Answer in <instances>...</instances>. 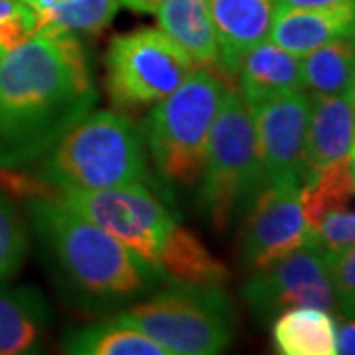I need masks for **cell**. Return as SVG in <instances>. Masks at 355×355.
Wrapping results in <instances>:
<instances>
[{
	"label": "cell",
	"mask_w": 355,
	"mask_h": 355,
	"mask_svg": "<svg viewBox=\"0 0 355 355\" xmlns=\"http://www.w3.org/2000/svg\"><path fill=\"white\" fill-rule=\"evenodd\" d=\"M99 99L77 36L36 34L0 58V168L42 160Z\"/></svg>",
	"instance_id": "6da1fadb"
},
{
	"label": "cell",
	"mask_w": 355,
	"mask_h": 355,
	"mask_svg": "<svg viewBox=\"0 0 355 355\" xmlns=\"http://www.w3.org/2000/svg\"><path fill=\"white\" fill-rule=\"evenodd\" d=\"M28 223L65 300L91 314H116L150 296L162 279L111 233L58 193L26 200Z\"/></svg>",
	"instance_id": "7a4b0ae2"
},
{
	"label": "cell",
	"mask_w": 355,
	"mask_h": 355,
	"mask_svg": "<svg viewBox=\"0 0 355 355\" xmlns=\"http://www.w3.org/2000/svg\"><path fill=\"white\" fill-rule=\"evenodd\" d=\"M58 198L139 254L168 284L223 286L229 280L227 266L178 221L160 186L64 191Z\"/></svg>",
	"instance_id": "3957f363"
},
{
	"label": "cell",
	"mask_w": 355,
	"mask_h": 355,
	"mask_svg": "<svg viewBox=\"0 0 355 355\" xmlns=\"http://www.w3.org/2000/svg\"><path fill=\"white\" fill-rule=\"evenodd\" d=\"M55 193L153 184L142 132L119 113L91 111L58 140L36 172Z\"/></svg>",
	"instance_id": "277c9868"
},
{
	"label": "cell",
	"mask_w": 355,
	"mask_h": 355,
	"mask_svg": "<svg viewBox=\"0 0 355 355\" xmlns=\"http://www.w3.org/2000/svg\"><path fill=\"white\" fill-rule=\"evenodd\" d=\"M229 83L207 67L188 79L144 119L142 137L154 170L168 190H196L202 176L207 140Z\"/></svg>",
	"instance_id": "5b68a950"
},
{
	"label": "cell",
	"mask_w": 355,
	"mask_h": 355,
	"mask_svg": "<svg viewBox=\"0 0 355 355\" xmlns=\"http://www.w3.org/2000/svg\"><path fill=\"white\" fill-rule=\"evenodd\" d=\"M266 186L249 105L229 85L207 140L202 176L196 186L203 219L225 233L247 216Z\"/></svg>",
	"instance_id": "8992f818"
},
{
	"label": "cell",
	"mask_w": 355,
	"mask_h": 355,
	"mask_svg": "<svg viewBox=\"0 0 355 355\" xmlns=\"http://www.w3.org/2000/svg\"><path fill=\"white\" fill-rule=\"evenodd\" d=\"M168 355H216L233 342L235 310L221 286L172 284L114 314Z\"/></svg>",
	"instance_id": "52a82bcc"
},
{
	"label": "cell",
	"mask_w": 355,
	"mask_h": 355,
	"mask_svg": "<svg viewBox=\"0 0 355 355\" xmlns=\"http://www.w3.org/2000/svg\"><path fill=\"white\" fill-rule=\"evenodd\" d=\"M196 65L162 30L139 28L111 40L105 53V87L121 109L148 107L176 91Z\"/></svg>",
	"instance_id": "ba28073f"
},
{
	"label": "cell",
	"mask_w": 355,
	"mask_h": 355,
	"mask_svg": "<svg viewBox=\"0 0 355 355\" xmlns=\"http://www.w3.org/2000/svg\"><path fill=\"white\" fill-rule=\"evenodd\" d=\"M241 296L254 318L268 322L296 306L336 310L338 300L326 257L314 247L296 249L265 270L253 272Z\"/></svg>",
	"instance_id": "9c48e42d"
},
{
	"label": "cell",
	"mask_w": 355,
	"mask_h": 355,
	"mask_svg": "<svg viewBox=\"0 0 355 355\" xmlns=\"http://www.w3.org/2000/svg\"><path fill=\"white\" fill-rule=\"evenodd\" d=\"M302 247H310V229L300 188L265 186L243 217V266L259 272Z\"/></svg>",
	"instance_id": "30bf717a"
},
{
	"label": "cell",
	"mask_w": 355,
	"mask_h": 355,
	"mask_svg": "<svg viewBox=\"0 0 355 355\" xmlns=\"http://www.w3.org/2000/svg\"><path fill=\"white\" fill-rule=\"evenodd\" d=\"M310 109L304 89L249 107L266 186H302Z\"/></svg>",
	"instance_id": "8fae6325"
},
{
	"label": "cell",
	"mask_w": 355,
	"mask_h": 355,
	"mask_svg": "<svg viewBox=\"0 0 355 355\" xmlns=\"http://www.w3.org/2000/svg\"><path fill=\"white\" fill-rule=\"evenodd\" d=\"M310 247L324 254L355 245V174L349 158L326 166L300 188Z\"/></svg>",
	"instance_id": "7c38bea8"
},
{
	"label": "cell",
	"mask_w": 355,
	"mask_h": 355,
	"mask_svg": "<svg viewBox=\"0 0 355 355\" xmlns=\"http://www.w3.org/2000/svg\"><path fill=\"white\" fill-rule=\"evenodd\" d=\"M354 34L355 0H342L312 8L279 4L268 40L302 58L328 42Z\"/></svg>",
	"instance_id": "4fadbf2b"
},
{
	"label": "cell",
	"mask_w": 355,
	"mask_h": 355,
	"mask_svg": "<svg viewBox=\"0 0 355 355\" xmlns=\"http://www.w3.org/2000/svg\"><path fill=\"white\" fill-rule=\"evenodd\" d=\"M277 6V0H209L223 76H235L245 53L268 40Z\"/></svg>",
	"instance_id": "5bb4252c"
},
{
	"label": "cell",
	"mask_w": 355,
	"mask_h": 355,
	"mask_svg": "<svg viewBox=\"0 0 355 355\" xmlns=\"http://www.w3.org/2000/svg\"><path fill=\"white\" fill-rule=\"evenodd\" d=\"M354 137L355 107L347 91L338 95H312L302 184L322 168L349 158Z\"/></svg>",
	"instance_id": "9a60e30c"
},
{
	"label": "cell",
	"mask_w": 355,
	"mask_h": 355,
	"mask_svg": "<svg viewBox=\"0 0 355 355\" xmlns=\"http://www.w3.org/2000/svg\"><path fill=\"white\" fill-rule=\"evenodd\" d=\"M51 326V306L32 284H0V355L36 354Z\"/></svg>",
	"instance_id": "2e32d148"
},
{
	"label": "cell",
	"mask_w": 355,
	"mask_h": 355,
	"mask_svg": "<svg viewBox=\"0 0 355 355\" xmlns=\"http://www.w3.org/2000/svg\"><path fill=\"white\" fill-rule=\"evenodd\" d=\"M239 91L249 107L304 89L300 58L265 40L245 53L237 69Z\"/></svg>",
	"instance_id": "e0dca14e"
},
{
	"label": "cell",
	"mask_w": 355,
	"mask_h": 355,
	"mask_svg": "<svg viewBox=\"0 0 355 355\" xmlns=\"http://www.w3.org/2000/svg\"><path fill=\"white\" fill-rule=\"evenodd\" d=\"M158 26L196 64L219 67V50L209 0H162L156 8Z\"/></svg>",
	"instance_id": "ac0fdd59"
},
{
	"label": "cell",
	"mask_w": 355,
	"mask_h": 355,
	"mask_svg": "<svg viewBox=\"0 0 355 355\" xmlns=\"http://www.w3.org/2000/svg\"><path fill=\"white\" fill-rule=\"evenodd\" d=\"M338 322L331 312L296 306L272 318V343L282 355H336Z\"/></svg>",
	"instance_id": "d6986e66"
},
{
	"label": "cell",
	"mask_w": 355,
	"mask_h": 355,
	"mask_svg": "<svg viewBox=\"0 0 355 355\" xmlns=\"http://www.w3.org/2000/svg\"><path fill=\"white\" fill-rule=\"evenodd\" d=\"M62 347L73 355H168L148 336L116 318L67 331Z\"/></svg>",
	"instance_id": "ffe728a7"
},
{
	"label": "cell",
	"mask_w": 355,
	"mask_h": 355,
	"mask_svg": "<svg viewBox=\"0 0 355 355\" xmlns=\"http://www.w3.org/2000/svg\"><path fill=\"white\" fill-rule=\"evenodd\" d=\"M355 69V34L338 38L302 55V85L310 95H338L349 87Z\"/></svg>",
	"instance_id": "44dd1931"
},
{
	"label": "cell",
	"mask_w": 355,
	"mask_h": 355,
	"mask_svg": "<svg viewBox=\"0 0 355 355\" xmlns=\"http://www.w3.org/2000/svg\"><path fill=\"white\" fill-rule=\"evenodd\" d=\"M119 0H64L36 12V34L95 36L113 22Z\"/></svg>",
	"instance_id": "7402d4cb"
},
{
	"label": "cell",
	"mask_w": 355,
	"mask_h": 355,
	"mask_svg": "<svg viewBox=\"0 0 355 355\" xmlns=\"http://www.w3.org/2000/svg\"><path fill=\"white\" fill-rule=\"evenodd\" d=\"M28 227L12 198L0 193V282L12 279L24 265Z\"/></svg>",
	"instance_id": "603a6c76"
},
{
	"label": "cell",
	"mask_w": 355,
	"mask_h": 355,
	"mask_svg": "<svg viewBox=\"0 0 355 355\" xmlns=\"http://www.w3.org/2000/svg\"><path fill=\"white\" fill-rule=\"evenodd\" d=\"M36 36V10L24 0H0V58Z\"/></svg>",
	"instance_id": "cb8c5ba5"
},
{
	"label": "cell",
	"mask_w": 355,
	"mask_h": 355,
	"mask_svg": "<svg viewBox=\"0 0 355 355\" xmlns=\"http://www.w3.org/2000/svg\"><path fill=\"white\" fill-rule=\"evenodd\" d=\"M338 306L349 318L355 302V245L326 259Z\"/></svg>",
	"instance_id": "d4e9b609"
},
{
	"label": "cell",
	"mask_w": 355,
	"mask_h": 355,
	"mask_svg": "<svg viewBox=\"0 0 355 355\" xmlns=\"http://www.w3.org/2000/svg\"><path fill=\"white\" fill-rule=\"evenodd\" d=\"M336 354L355 355V320H342L336 330Z\"/></svg>",
	"instance_id": "484cf974"
},
{
	"label": "cell",
	"mask_w": 355,
	"mask_h": 355,
	"mask_svg": "<svg viewBox=\"0 0 355 355\" xmlns=\"http://www.w3.org/2000/svg\"><path fill=\"white\" fill-rule=\"evenodd\" d=\"M119 2L135 12H156V8L162 4V0H119Z\"/></svg>",
	"instance_id": "4316f807"
},
{
	"label": "cell",
	"mask_w": 355,
	"mask_h": 355,
	"mask_svg": "<svg viewBox=\"0 0 355 355\" xmlns=\"http://www.w3.org/2000/svg\"><path fill=\"white\" fill-rule=\"evenodd\" d=\"M279 4L284 6H298V8H312V6H326L334 2H342V0H277Z\"/></svg>",
	"instance_id": "83f0119b"
},
{
	"label": "cell",
	"mask_w": 355,
	"mask_h": 355,
	"mask_svg": "<svg viewBox=\"0 0 355 355\" xmlns=\"http://www.w3.org/2000/svg\"><path fill=\"white\" fill-rule=\"evenodd\" d=\"M26 4H30L36 12L40 10H46V8H50V6H55V4H60V2H64V0H24Z\"/></svg>",
	"instance_id": "f1b7e54d"
},
{
	"label": "cell",
	"mask_w": 355,
	"mask_h": 355,
	"mask_svg": "<svg viewBox=\"0 0 355 355\" xmlns=\"http://www.w3.org/2000/svg\"><path fill=\"white\" fill-rule=\"evenodd\" d=\"M347 95H349V99H352V103H354V107H355V69H354V76H352V79H349Z\"/></svg>",
	"instance_id": "f546056e"
},
{
	"label": "cell",
	"mask_w": 355,
	"mask_h": 355,
	"mask_svg": "<svg viewBox=\"0 0 355 355\" xmlns=\"http://www.w3.org/2000/svg\"><path fill=\"white\" fill-rule=\"evenodd\" d=\"M349 162H352V168H354V174H355V137H354V144H352V153H349Z\"/></svg>",
	"instance_id": "4dcf8cb0"
},
{
	"label": "cell",
	"mask_w": 355,
	"mask_h": 355,
	"mask_svg": "<svg viewBox=\"0 0 355 355\" xmlns=\"http://www.w3.org/2000/svg\"><path fill=\"white\" fill-rule=\"evenodd\" d=\"M349 318H354L355 320V302H354V308H352V314H349Z\"/></svg>",
	"instance_id": "1f68e13d"
}]
</instances>
